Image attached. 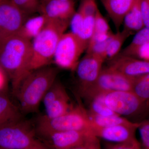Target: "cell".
<instances>
[{"mask_svg": "<svg viewBox=\"0 0 149 149\" xmlns=\"http://www.w3.org/2000/svg\"><path fill=\"white\" fill-rule=\"evenodd\" d=\"M140 122L132 125H120L107 127L91 126L90 131L94 136L114 143H121L136 139V132Z\"/></svg>", "mask_w": 149, "mask_h": 149, "instance_id": "cell-13", "label": "cell"}, {"mask_svg": "<svg viewBox=\"0 0 149 149\" xmlns=\"http://www.w3.org/2000/svg\"><path fill=\"white\" fill-rule=\"evenodd\" d=\"M70 21L49 20L32 40V70L47 66L53 62L55 52Z\"/></svg>", "mask_w": 149, "mask_h": 149, "instance_id": "cell-3", "label": "cell"}, {"mask_svg": "<svg viewBox=\"0 0 149 149\" xmlns=\"http://www.w3.org/2000/svg\"><path fill=\"white\" fill-rule=\"evenodd\" d=\"M140 3L144 25L149 27V0H140Z\"/></svg>", "mask_w": 149, "mask_h": 149, "instance_id": "cell-32", "label": "cell"}, {"mask_svg": "<svg viewBox=\"0 0 149 149\" xmlns=\"http://www.w3.org/2000/svg\"><path fill=\"white\" fill-rule=\"evenodd\" d=\"M49 19L42 15L28 17L19 31L18 35L30 41L45 27Z\"/></svg>", "mask_w": 149, "mask_h": 149, "instance_id": "cell-20", "label": "cell"}, {"mask_svg": "<svg viewBox=\"0 0 149 149\" xmlns=\"http://www.w3.org/2000/svg\"><path fill=\"white\" fill-rule=\"evenodd\" d=\"M135 77H128L108 66L103 68L95 83L80 93L88 101L101 94L118 91H132Z\"/></svg>", "mask_w": 149, "mask_h": 149, "instance_id": "cell-6", "label": "cell"}, {"mask_svg": "<svg viewBox=\"0 0 149 149\" xmlns=\"http://www.w3.org/2000/svg\"><path fill=\"white\" fill-rule=\"evenodd\" d=\"M104 61L102 58L87 54L80 60L75 70L79 84V93L95 83L103 69Z\"/></svg>", "mask_w": 149, "mask_h": 149, "instance_id": "cell-12", "label": "cell"}, {"mask_svg": "<svg viewBox=\"0 0 149 149\" xmlns=\"http://www.w3.org/2000/svg\"><path fill=\"white\" fill-rule=\"evenodd\" d=\"M104 100L107 105L120 116H138L149 110V102L144 101L131 91L105 93Z\"/></svg>", "mask_w": 149, "mask_h": 149, "instance_id": "cell-8", "label": "cell"}, {"mask_svg": "<svg viewBox=\"0 0 149 149\" xmlns=\"http://www.w3.org/2000/svg\"><path fill=\"white\" fill-rule=\"evenodd\" d=\"M13 2L28 16L39 12L41 0H12Z\"/></svg>", "mask_w": 149, "mask_h": 149, "instance_id": "cell-26", "label": "cell"}, {"mask_svg": "<svg viewBox=\"0 0 149 149\" xmlns=\"http://www.w3.org/2000/svg\"><path fill=\"white\" fill-rule=\"evenodd\" d=\"M109 66L128 77H136L149 72V61L118 55L110 60Z\"/></svg>", "mask_w": 149, "mask_h": 149, "instance_id": "cell-15", "label": "cell"}, {"mask_svg": "<svg viewBox=\"0 0 149 149\" xmlns=\"http://www.w3.org/2000/svg\"><path fill=\"white\" fill-rule=\"evenodd\" d=\"M2 1V0H0V2H1V1Z\"/></svg>", "mask_w": 149, "mask_h": 149, "instance_id": "cell-36", "label": "cell"}, {"mask_svg": "<svg viewBox=\"0 0 149 149\" xmlns=\"http://www.w3.org/2000/svg\"><path fill=\"white\" fill-rule=\"evenodd\" d=\"M56 67L46 66L32 70L22 80L15 96L24 115L37 113L46 93L56 80Z\"/></svg>", "mask_w": 149, "mask_h": 149, "instance_id": "cell-2", "label": "cell"}, {"mask_svg": "<svg viewBox=\"0 0 149 149\" xmlns=\"http://www.w3.org/2000/svg\"><path fill=\"white\" fill-rule=\"evenodd\" d=\"M130 35L128 32L123 30L114 34L110 42L106 52V57L110 60L118 55L123 43Z\"/></svg>", "mask_w": 149, "mask_h": 149, "instance_id": "cell-24", "label": "cell"}, {"mask_svg": "<svg viewBox=\"0 0 149 149\" xmlns=\"http://www.w3.org/2000/svg\"><path fill=\"white\" fill-rule=\"evenodd\" d=\"M148 44H149V27H145L136 33L130 44L119 55L135 58L140 48Z\"/></svg>", "mask_w": 149, "mask_h": 149, "instance_id": "cell-22", "label": "cell"}, {"mask_svg": "<svg viewBox=\"0 0 149 149\" xmlns=\"http://www.w3.org/2000/svg\"><path fill=\"white\" fill-rule=\"evenodd\" d=\"M42 102L45 110V115L49 118L61 116L73 107L66 89L57 79L46 93Z\"/></svg>", "mask_w": 149, "mask_h": 149, "instance_id": "cell-10", "label": "cell"}, {"mask_svg": "<svg viewBox=\"0 0 149 149\" xmlns=\"http://www.w3.org/2000/svg\"><path fill=\"white\" fill-rule=\"evenodd\" d=\"M107 149H143L137 139L121 143L110 145Z\"/></svg>", "mask_w": 149, "mask_h": 149, "instance_id": "cell-30", "label": "cell"}, {"mask_svg": "<svg viewBox=\"0 0 149 149\" xmlns=\"http://www.w3.org/2000/svg\"><path fill=\"white\" fill-rule=\"evenodd\" d=\"M98 9L95 0H82L77 11L85 16H95Z\"/></svg>", "mask_w": 149, "mask_h": 149, "instance_id": "cell-28", "label": "cell"}, {"mask_svg": "<svg viewBox=\"0 0 149 149\" xmlns=\"http://www.w3.org/2000/svg\"><path fill=\"white\" fill-rule=\"evenodd\" d=\"M29 17L18 8L12 0L0 2V42L18 35Z\"/></svg>", "mask_w": 149, "mask_h": 149, "instance_id": "cell-9", "label": "cell"}, {"mask_svg": "<svg viewBox=\"0 0 149 149\" xmlns=\"http://www.w3.org/2000/svg\"><path fill=\"white\" fill-rule=\"evenodd\" d=\"M143 149H149V119H145L140 122L139 128Z\"/></svg>", "mask_w": 149, "mask_h": 149, "instance_id": "cell-29", "label": "cell"}, {"mask_svg": "<svg viewBox=\"0 0 149 149\" xmlns=\"http://www.w3.org/2000/svg\"><path fill=\"white\" fill-rule=\"evenodd\" d=\"M93 135L88 130H67L54 132L39 139L50 149H69L83 143Z\"/></svg>", "mask_w": 149, "mask_h": 149, "instance_id": "cell-11", "label": "cell"}, {"mask_svg": "<svg viewBox=\"0 0 149 149\" xmlns=\"http://www.w3.org/2000/svg\"><path fill=\"white\" fill-rule=\"evenodd\" d=\"M33 122L39 139L58 131H90L91 127L88 111L80 104L59 117L49 118L45 114L39 115Z\"/></svg>", "mask_w": 149, "mask_h": 149, "instance_id": "cell-4", "label": "cell"}, {"mask_svg": "<svg viewBox=\"0 0 149 149\" xmlns=\"http://www.w3.org/2000/svg\"><path fill=\"white\" fill-rule=\"evenodd\" d=\"M69 149H102L99 139L93 135L83 143Z\"/></svg>", "mask_w": 149, "mask_h": 149, "instance_id": "cell-31", "label": "cell"}, {"mask_svg": "<svg viewBox=\"0 0 149 149\" xmlns=\"http://www.w3.org/2000/svg\"><path fill=\"white\" fill-rule=\"evenodd\" d=\"M0 149H7L3 148H0Z\"/></svg>", "mask_w": 149, "mask_h": 149, "instance_id": "cell-35", "label": "cell"}, {"mask_svg": "<svg viewBox=\"0 0 149 149\" xmlns=\"http://www.w3.org/2000/svg\"><path fill=\"white\" fill-rule=\"evenodd\" d=\"M63 1H74V0H62Z\"/></svg>", "mask_w": 149, "mask_h": 149, "instance_id": "cell-34", "label": "cell"}, {"mask_svg": "<svg viewBox=\"0 0 149 149\" xmlns=\"http://www.w3.org/2000/svg\"><path fill=\"white\" fill-rule=\"evenodd\" d=\"M31 41L17 35L0 42V66L11 82L15 95L26 76L32 71Z\"/></svg>", "mask_w": 149, "mask_h": 149, "instance_id": "cell-1", "label": "cell"}, {"mask_svg": "<svg viewBox=\"0 0 149 149\" xmlns=\"http://www.w3.org/2000/svg\"><path fill=\"white\" fill-rule=\"evenodd\" d=\"M88 113L91 126L107 127L120 125H132L138 123L130 121L117 114L109 116H100L91 114L88 112Z\"/></svg>", "mask_w": 149, "mask_h": 149, "instance_id": "cell-21", "label": "cell"}, {"mask_svg": "<svg viewBox=\"0 0 149 149\" xmlns=\"http://www.w3.org/2000/svg\"><path fill=\"white\" fill-rule=\"evenodd\" d=\"M140 0H136L134 5L123 19V30L130 35L137 32L145 27L140 8Z\"/></svg>", "mask_w": 149, "mask_h": 149, "instance_id": "cell-19", "label": "cell"}, {"mask_svg": "<svg viewBox=\"0 0 149 149\" xmlns=\"http://www.w3.org/2000/svg\"><path fill=\"white\" fill-rule=\"evenodd\" d=\"M0 148L50 149L37 137L33 121L24 118L0 128Z\"/></svg>", "mask_w": 149, "mask_h": 149, "instance_id": "cell-5", "label": "cell"}, {"mask_svg": "<svg viewBox=\"0 0 149 149\" xmlns=\"http://www.w3.org/2000/svg\"><path fill=\"white\" fill-rule=\"evenodd\" d=\"M94 33H107L110 32L109 24L106 19L102 15L99 9L94 16Z\"/></svg>", "mask_w": 149, "mask_h": 149, "instance_id": "cell-27", "label": "cell"}, {"mask_svg": "<svg viewBox=\"0 0 149 149\" xmlns=\"http://www.w3.org/2000/svg\"></svg>", "mask_w": 149, "mask_h": 149, "instance_id": "cell-37", "label": "cell"}, {"mask_svg": "<svg viewBox=\"0 0 149 149\" xmlns=\"http://www.w3.org/2000/svg\"><path fill=\"white\" fill-rule=\"evenodd\" d=\"M104 7L118 30L123 23L125 15L136 0H101Z\"/></svg>", "mask_w": 149, "mask_h": 149, "instance_id": "cell-16", "label": "cell"}, {"mask_svg": "<svg viewBox=\"0 0 149 149\" xmlns=\"http://www.w3.org/2000/svg\"><path fill=\"white\" fill-rule=\"evenodd\" d=\"M94 16L77 17L73 21L71 32L77 35L88 45L94 33Z\"/></svg>", "mask_w": 149, "mask_h": 149, "instance_id": "cell-18", "label": "cell"}, {"mask_svg": "<svg viewBox=\"0 0 149 149\" xmlns=\"http://www.w3.org/2000/svg\"><path fill=\"white\" fill-rule=\"evenodd\" d=\"M24 115L8 96L0 93V128L24 118Z\"/></svg>", "mask_w": 149, "mask_h": 149, "instance_id": "cell-17", "label": "cell"}, {"mask_svg": "<svg viewBox=\"0 0 149 149\" xmlns=\"http://www.w3.org/2000/svg\"><path fill=\"white\" fill-rule=\"evenodd\" d=\"M137 57L141 59L149 61V44H146L140 48Z\"/></svg>", "mask_w": 149, "mask_h": 149, "instance_id": "cell-33", "label": "cell"}, {"mask_svg": "<svg viewBox=\"0 0 149 149\" xmlns=\"http://www.w3.org/2000/svg\"><path fill=\"white\" fill-rule=\"evenodd\" d=\"M131 91L144 101L149 102V72L135 77Z\"/></svg>", "mask_w": 149, "mask_h": 149, "instance_id": "cell-25", "label": "cell"}, {"mask_svg": "<svg viewBox=\"0 0 149 149\" xmlns=\"http://www.w3.org/2000/svg\"><path fill=\"white\" fill-rule=\"evenodd\" d=\"M105 94L97 95L89 101L90 109L88 111L89 113L100 116H109L117 114L107 105L105 102Z\"/></svg>", "mask_w": 149, "mask_h": 149, "instance_id": "cell-23", "label": "cell"}, {"mask_svg": "<svg viewBox=\"0 0 149 149\" xmlns=\"http://www.w3.org/2000/svg\"><path fill=\"white\" fill-rule=\"evenodd\" d=\"M88 45L71 32L64 33L56 48L53 62L60 68L74 71Z\"/></svg>", "mask_w": 149, "mask_h": 149, "instance_id": "cell-7", "label": "cell"}, {"mask_svg": "<svg viewBox=\"0 0 149 149\" xmlns=\"http://www.w3.org/2000/svg\"><path fill=\"white\" fill-rule=\"evenodd\" d=\"M39 12L49 20L70 21L76 12L74 1L41 0Z\"/></svg>", "mask_w": 149, "mask_h": 149, "instance_id": "cell-14", "label": "cell"}]
</instances>
